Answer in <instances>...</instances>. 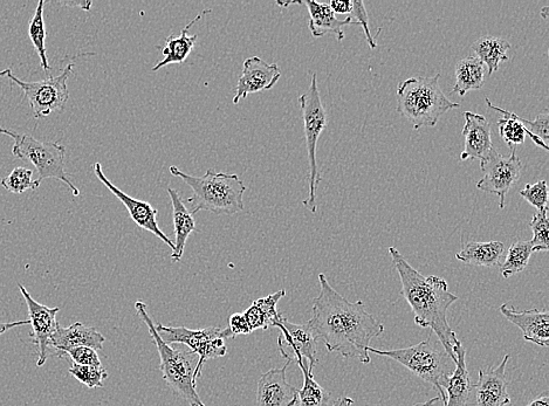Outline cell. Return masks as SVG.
Instances as JSON below:
<instances>
[{
  "mask_svg": "<svg viewBox=\"0 0 549 406\" xmlns=\"http://www.w3.org/2000/svg\"><path fill=\"white\" fill-rule=\"evenodd\" d=\"M329 8L332 9L334 15H351L353 8V0H332L328 4Z\"/></svg>",
  "mask_w": 549,
  "mask_h": 406,
  "instance_id": "41",
  "label": "cell"
},
{
  "mask_svg": "<svg viewBox=\"0 0 549 406\" xmlns=\"http://www.w3.org/2000/svg\"><path fill=\"white\" fill-rule=\"evenodd\" d=\"M286 295L285 289L270 294L269 297L258 299L246 309L244 318L249 325L251 332L263 329L267 330L274 326L281 314L278 312V302Z\"/></svg>",
  "mask_w": 549,
  "mask_h": 406,
  "instance_id": "26",
  "label": "cell"
},
{
  "mask_svg": "<svg viewBox=\"0 0 549 406\" xmlns=\"http://www.w3.org/2000/svg\"><path fill=\"white\" fill-rule=\"evenodd\" d=\"M68 373L89 389L104 388V381L108 378V371L104 367L79 366L75 363L68 369Z\"/></svg>",
  "mask_w": 549,
  "mask_h": 406,
  "instance_id": "34",
  "label": "cell"
},
{
  "mask_svg": "<svg viewBox=\"0 0 549 406\" xmlns=\"http://www.w3.org/2000/svg\"><path fill=\"white\" fill-rule=\"evenodd\" d=\"M520 122L533 136L538 137L542 142L547 144L549 141V114L548 112L539 114L537 119L528 121L520 118Z\"/></svg>",
  "mask_w": 549,
  "mask_h": 406,
  "instance_id": "37",
  "label": "cell"
},
{
  "mask_svg": "<svg viewBox=\"0 0 549 406\" xmlns=\"http://www.w3.org/2000/svg\"><path fill=\"white\" fill-rule=\"evenodd\" d=\"M72 73L73 65H68L57 77L50 75L45 80L26 82L19 80L8 68V70L0 71V77L9 78L13 84L22 89L29 100L34 118L43 119L51 115L54 110L65 108L68 99H70L67 81Z\"/></svg>",
  "mask_w": 549,
  "mask_h": 406,
  "instance_id": "10",
  "label": "cell"
},
{
  "mask_svg": "<svg viewBox=\"0 0 549 406\" xmlns=\"http://www.w3.org/2000/svg\"><path fill=\"white\" fill-rule=\"evenodd\" d=\"M389 253L402 282L400 297L406 299L414 312L416 325L435 333L445 353L456 363L454 346L458 339L446 314L457 302V295L449 292L444 279L436 275L425 278L395 247H389Z\"/></svg>",
  "mask_w": 549,
  "mask_h": 406,
  "instance_id": "2",
  "label": "cell"
},
{
  "mask_svg": "<svg viewBox=\"0 0 549 406\" xmlns=\"http://www.w3.org/2000/svg\"><path fill=\"white\" fill-rule=\"evenodd\" d=\"M527 406H549V392L544 391L538 397H535Z\"/></svg>",
  "mask_w": 549,
  "mask_h": 406,
  "instance_id": "43",
  "label": "cell"
},
{
  "mask_svg": "<svg viewBox=\"0 0 549 406\" xmlns=\"http://www.w3.org/2000/svg\"><path fill=\"white\" fill-rule=\"evenodd\" d=\"M20 293L26 301L27 309H29V321L32 327V341L38 349L37 367H43L48 357L52 352L51 342L52 337L56 334L59 325L57 314L60 311L59 307L50 308L39 304L38 301L31 297L27 289L23 285H18Z\"/></svg>",
  "mask_w": 549,
  "mask_h": 406,
  "instance_id": "13",
  "label": "cell"
},
{
  "mask_svg": "<svg viewBox=\"0 0 549 406\" xmlns=\"http://www.w3.org/2000/svg\"><path fill=\"white\" fill-rule=\"evenodd\" d=\"M298 101L301 112H303L308 167H310V175H308L310 192H308V197L303 204L312 213H317V190L319 183L322 181L317 162V148L320 135L327 126V113L324 105H322L317 74H312L310 87H308L305 94L299 96Z\"/></svg>",
  "mask_w": 549,
  "mask_h": 406,
  "instance_id": "8",
  "label": "cell"
},
{
  "mask_svg": "<svg viewBox=\"0 0 549 406\" xmlns=\"http://www.w3.org/2000/svg\"><path fill=\"white\" fill-rule=\"evenodd\" d=\"M291 362L283 368L271 369L260 376L257 384V406H295L298 403V389L288 383L286 371Z\"/></svg>",
  "mask_w": 549,
  "mask_h": 406,
  "instance_id": "16",
  "label": "cell"
},
{
  "mask_svg": "<svg viewBox=\"0 0 549 406\" xmlns=\"http://www.w3.org/2000/svg\"><path fill=\"white\" fill-rule=\"evenodd\" d=\"M301 4L306 5L308 12H310V24L308 26H310L314 38H321L327 33H334L338 40L342 41L345 39L343 27L352 24L359 25L353 22L352 17H346L343 20L336 18L328 4L313 2V0H307V2H301Z\"/></svg>",
  "mask_w": 549,
  "mask_h": 406,
  "instance_id": "22",
  "label": "cell"
},
{
  "mask_svg": "<svg viewBox=\"0 0 549 406\" xmlns=\"http://www.w3.org/2000/svg\"><path fill=\"white\" fill-rule=\"evenodd\" d=\"M370 353L386 356L400 363L422 381L431 385L438 392L441 401L446 402L444 384L450 376L448 364L450 357L444 349L431 341V335L428 340L403 349L379 350L369 347Z\"/></svg>",
  "mask_w": 549,
  "mask_h": 406,
  "instance_id": "7",
  "label": "cell"
},
{
  "mask_svg": "<svg viewBox=\"0 0 549 406\" xmlns=\"http://www.w3.org/2000/svg\"><path fill=\"white\" fill-rule=\"evenodd\" d=\"M170 174L188 184L194 195L188 198L192 205L191 215L199 211H209L215 215L233 216L244 211L243 197L245 184L236 174H224L209 169L202 177L191 176L171 165Z\"/></svg>",
  "mask_w": 549,
  "mask_h": 406,
  "instance_id": "3",
  "label": "cell"
},
{
  "mask_svg": "<svg viewBox=\"0 0 549 406\" xmlns=\"http://www.w3.org/2000/svg\"><path fill=\"white\" fill-rule=\"evenodd\" d=\"M486 103L487 107L496 110V112L503 115V119L498 121L499 134L510 149H517V146H521V144L525 143L526 136H530L538 147L545 149L546 151L549 150L547 144L528 132L523 126V123L520 122V116L516 113L494 106L489 99H486Z\"/></svg>",
  "mask_w": 549,
  "mask_h": 406,
  "instance_id": "25",
  "label": "cell"
},
{
  "mask_svg": "<svg viewBox=\"0 0 549 406\" xmlns=\"http://www.w3.org/2000/svg\"><path fill=\"white\" fill-rule=\"evenodd\" d=\"M168 194L171 199V205H173V220H174V232H175V247L176 250L171 254V259L175 263H180L183 258L185 245H187L188 238L192 232H195L196 222L192 217L191 212L184 205L183 199L175 189L168 188Z\"/></svg>",
  "mask_w": 549,
  "mask_h": 406,
  "instance_id": "24",
  "label": "cell"
},
{
  "mask_svg": "<svg viewBox=\"0 0 549 406\" xmlns=\"http://www.w3.org/2000/svg\"><path fill=\"white\" fill-rule=\"evenodd\" d=\"M510 355H505L497 368L480 369L478 382L475 384L477 406H507L511 404L507 392L506 367Z\"/></svg>",
  "mask_w": 549,
  "mask_h": 406,
  "instance_id": "18",
  "label": "cell"
},
{
  "mask_svg": "<svg viewBox=\"0 0 549 406\" xmlns=\"http://www.w3.org/2000/svg\"><path fill=\"white\" fill-rule=\"evenodd\" d=\"M0 134L11 137L15 144L12 154L20 160L30 161L38 171V178L33 181V190L47 178L61 181L72 191L74 197L80 196V190L70 181L66 172V148L58 142H44L31 135L18 134L11 129L0 127Z\"/></svg>",
  "mask_w": 549,
  "mask_h": 406,
  "instance_id": "6",
  "label": "cell"
},
{
  "mask_svg": "<svg viewBox=\"0 0 549 406\" xmlns=\"http://www.w3.org/2000/svg\"><path fill=\"white\" fill-rule=\"evenodd\" d=\"M348 17H352V18L354 17L355 19H358V22H356V23L361 25L363 31H365L366 40H367V43H368L369 47L372 48V50H375L376 41L372 37V33H370V31H369V17H368V13H367V10H366L365 3H363V2H353V8H352V11H351V15H349Z\"/></svg>",
  "mask_w": 549,
  "mask_h": 406,
  "instance_id": "39",
  "label": "cell"
},
{
  "mask_svg": "<svg viewBox=\"0 0 549 406\" xmlns=\"http://www.w3.org/2000/svg\"><path fill=\"white\" fill-rule=\"evenodd\" d=\"M229 329L233 337L236 335H250L252 333L243 313H236L230 316Z\"/></svg>",
  "mask_w": 549,
  "mask_h": 406,
  "instance_id": "40",
  "label": "cell"
},
{
  "mask_svg": "<svg viewBox=\"0 0 549 406\" xmlns=\"http://www.w3.org/2000/svg\"><path fill=\"white\" fill-rule=\"evenodd\" d=\"M66 356H70L73 363L79 366L102 367V363L96 350L88 347H78L68 350Z\"/></svg>",
  "mask_w": 549,
  "mask_h": 406,
  "instance_id": "38",
  "label": "cell"
},
{
  "mask_svg": "<svg viewBox=\"0 0 549 406\" xmlns=\"http://www.w3.org/2000/svg\"><path fill=\"white\" fill-rule=\"evenodd\" d=\"M304 375L303 389L298 390L299 406H329L332 394L315 381L313 371L308 369L305 361L297 362Z\"/></svg>",
  "mask_w": 549,
  "mask_h": 406,
  "instance_id": "30",
  "label": "cell"
},
{
  "mask_svg": "<svg viewBox=\"0 0 549 406\" xmlns=\"http://www.w3.org/2000/svg\"><path fill=\"white\" fill-rule=\"evenodd\" d=\"M500 313L523 332L525 341L542 348L549 347L548 311H539L535 308L517 311L513 306L504 304L500 306Z\"/></svg>",
  "mask_w": 549,
  "mask_h": 406,
  "instance_id": "19",
  "label": "cell"
},
{
  "mask_svg": "<svg viewBox=\"0 0 549 406\" xmlns=\"http://www.w3.org/2000/svg\"><path fill=\"white\" fill-rule=\"evenodd\" d=\"M155 328L164 343L169 346L175 343L184 344L198 357L194 375L196 385L202 376L204 364L224 357L228 353L225 341L233 337L229 328L210 327L195 330L187 327H167L161 323H156Z\"/></svg>",
  "mask_w": 549,
  "mask_h": 406,
  "instance_id": "9",
  "label": "cell"
},
{
  "mask_svg": "<svg viewBox=\"0 0 549 406\" xmlns=\"http://www.w3.org/2000/svg\"><path fill=\"white\" fill-rule=\"evenodd\" d=\"M485 176L477 184L480 191L497 195L500 199L499 208H505V198L509 191L519 181L523 163L517 155V149H511V155L504 157L497 150L482 165Z\"/></svg>",
  "mask_w": 549,
  "mask_h": 406,
  "instance_id": "12",
  "label": "cell"
},
{
  "mask_svg": "<svg viewBox=\"0 0 549 406\" xmlns=\"http://www.w3.org/2000/svg\"><path fill=\"white\" fill-rule=\"evenodd\" d=\"M210 12V10H205L202 15H198L192 22L184 27L180 36H175L171 34L166 39L163 48L157 46L163 54V59L160 63H157L153 67V72L160 71L161 68L166 67L171 64H183L185 60L189 57V54L194 50L196 41L198 39V34L194 36H189V30L194 26L199 20L202 19V16L205 13Z\"/></svg>",
  "mask_w": 549,
  "mask_h": 406,
  "instance_id": "23",
  "label": "cell"
},
{
  "mask_svg": "<svg viewBox=\"0 0 549 406\" xmlns=\"http://www.w3.org/2000/svg\"><path fill=\"white\" fill-rule=\"evenodd\" d=\"M26 325H30L29 320L17 321V322H11V323L0 322V336L4 335L6 332H9V330L13 328L22 327Z\"/></svg>",
  "mask_w": 549,
  "mask_h": 406,
  "instance_id": "42",
  "label": "cell"
},
{
  "mask_svg": "<svg viewBox=\"0 0 549 406\" xmlns=\"http://www.w3.org/2000/svg\"><path fill=\"white\" fill-rule=\"evenodd\" d=\"M548 12L549 8L548 6H545V8H542L541 10V16L544 17V19H548Z\"/></svg>",
  "mask_w": 549,
  "mask_h": 406,
  "instance_id": "47",
  "label": "cell"
},
{
  "mask_svg": "<svg viewBox=\"0 0 549 406\" xmlns=\"http://www.w3.org/2000/svg\"><path fill=\"white\" fill-rule=\"evenodd\" d=\"M510 47L509 41L503 38L485 36L475 41L471 45V50L475 51L477 58L489 70V75H492L498 71L500 63L510 60L509 55H507Z\"/></svg>",
  "mask_w": 549,
  "mask_h": 406,
  "instance_id": "28",
  "label": "cell"
},
{
  "mask_svg": "<svg viewBox=\"0 0 549 406\" xmlns=\"http://www.w3.org/2000/svg\"><path fill=\"white\" fill-rule=\"evenodd\" d=\"M504 253L502 242H470L456 253V259L472 266L493 267L500 265Z\"/></svg>",
  "mask_w": 549,
  "mask_h": 406,
  "instance_id": "27",
  "label": "cell"
},
{
  "mask_svg": "<svg viewBox=\"0 0 549 406\" xmlns=\"http://www.w3.org/2000/svg\"><path fill=\"white\" fill-rule=\"evenodd\" d=\"M438 401H441V398L435 397V398L429 399V401L427 402L418 403V404H415L414 406H434V404Z\"/></svg>",
  "mask_w": 549,
  "mask_h": 406,
  "instance_id": "46",
  "label": "cell"
},
{
  "mask_svg": "<svg viewBox=\"0 0 549 406\" xmlns=\"http://www.w3.org/2000/svg\"><path fill=\"white\" fill-rule=\"evenodd\" d=\"M439 79L441 73L434 77H414L397 87V113L406 118L415 130L435 127L449 110L461 107L443 93Z\"/></svg>",
  "mask_w": 549,
  "mask_h": 406,
  "instance_id": "4",
  "label": "cell"
},
{
  "mask_svg": "<svg viewBox=\"0 0 549 406\" xmlns=\"http://www.w3.org/2000/svg\"><path fill=\"white\" fill-rule=\"evenodd\" d=\"M530 227L533 231V239L531 240L532 252L547 253L549 251L548 208L535 213Z\"/></svg>",
  "mask_w": 549,
  "mask_h": 406,
  "instance_id": "33",
  "label": "cell"
},
{
  "mask_svg": "<svg viewBox=\"0 0 549 406\" xmlns=\"http://www.w3.org/2000/svg\"><path fill=\"white\" fill-rule=\"evenodd\" d=\"M464 118L465 149L461 155V161L475 158L480 161V167H482L496 150L493 147L490 123L485 116L472 112H465Z\"/></svg>",
  "mask_w": 549,
  "mask_h": 406,
  "instance_id": "17",
  "label": "cell"
},
{
  "mask_svg": "<svg viewBox=\"0 0 549 406\" xmlns=\"http://www.w3.org/2000/svg\"><path fill=\"white\" fill-rule=\"evenodd\" d=\"M354 399L348 396H341L334 402L333 406H353Z\"/></svg>",
  "mask_w": 549,
  "mask_h": 406,
  "instance_id": "44",
  "label": "cell"
},
{
  "mask_svg": "<svg viewBox=\"0 0 549 406\" xmlns=\"http://www.w3.org/2000/svg\"><path fill=\"white\" fill-rule=\"evenodd\" d=\"M281 78L277 64H267L259 57H251L244 61L243 73L240 75L233 105L246 99L250 94L270 91Z\"/></svg>",
  "mask_w": 549,
  "mask_h": 406,
  "instance_id": "15",
  "label": "cell"
},
{
  "mask_svg": "<svg viewBox=\"0 0 549 406\" xmlns=\"http://www.w3.org/2000/svg\"><path fill=\"white\" fill-rule=\"evenodd\" d=\"M519 194L538 211L548 208V187L545 180L526 184Z\"/></svg>",
  "mask_w": 549,
  "mask_h": 406,
  "instance_id": "36",
  "label": "cell"
},
{
  "mask_svg": "<svg viewBox=\"0 0 549 406\" xmlns=\"http://www.w3.org/2000/svg\"><path fill=\"white\" fill-rule=\"evenodd\" d=\"M485 66L477 57L465 58L456 65V85L452 92L465 96L485 84Z\"/></svg>",
  "mask_w": 549,
  "mask_h": 406,
  "instance_id": "29",
  "label": "cell"
},
{
  "mask_svg": "<svg viewBox=\"0 0 549 406\" xmlns=\"http://www.w3.org/2000/svg\"><path fill=\"white\" fill-rule=\"evenodd\" d=\"M454 353L456 355V370L444 384L446 390L444 406H468L471 396L475 392V384H472L468 366H466L465 347L459 340L454 346Z\"/></svg>",
  "mask_w": 549,
  "mask_h": 406,
  "instance_id": "21",
  "label": "cell"
},
{
  "mask_svg": "<svg viewBox=\"0 0 549 406\" xmlns=\"http://www.w3.org/2000/svg\"><path fill=\"white\" fill-rule=\"evenodd\" d=\"M66 5L71 6H80V8L84 11L91 10L92 2H82V3H66Z\"/></svg>",
  "mask_w": 549,
  "mask_h": 406,
  "instance_id": "45",
  "label": "cell"
},
{
  "mask_svg": "<svg viewBox=\"0 0 549 406\" xmlns=\"http://www.w3.org/2000/svg\"><path fill=\"white\" fill-rule=\"evenodd\" d=\"M44 0H40L37 5L36 12L29 25V36L32 41L34 48H36L37 53L39 54L41 67L47 73H50L51 67L48 64L47 52H46V29H45V20H44Z\"/></svg>",
  "mask_w": 549,
  "mask_h": 406,
  "instance_id": "32",
  "label": "cell"
},
{
  "mask_svg": "<svg viewBox=\"0 0 549 406\" xmlns=\"http://www.w3.org/2000/svg\"><path fill=\"white\" fill-rule=\"evenodd\" d=\"M532 244L531 240L528 242H517L510 247L507 252L506 259L502 266H500V273H502L505 279L513 277V275L524 272L525 268L530 263L532 256Z\"/></svg>",
  "mask_w": 549,
  "mask_h": 406,
  "instance_id": "31",
  "label": "cell"
},
{
  "mask_svg": "<svg viewBox=\"0 0 549 406\" xmlns=\"http://www.w3.org/2000/svg\"><path fill=\"white\" fill-rule=\"evenodd\" d=\"M273 327L280 329L278 347L281 356L291 363L308 361V369L313 371L319 362L317 357L318 339L308 322L304 325H297L281 315Z\"/></svg>",
  "mask_w": 549,
  "mask_h": 406,
  "instance_id": "11",
  "label": "cell"
},
{
  "mask_svg": "<svg viewBox=\"0 0 549 406\" xmlns=\"http://www.w3.org/2000/svg\"><path fill=\"white\" fill-rule=\"evenodd\" d=\"M33 171L26 168L13 169L9 176L3 178L0 184L12 192V194L20 195L26 190H33Z\"/></svg>",
  "mask_w": 549,
  "mask_h": 406,
  "instance_id": "35",
  "label": "cell"
},
{
  "mask_svg": "<svg viewBox=\"0 0 549 406\" xmlns=\"http://www.w3.org/2000/svg\"><path fill=\"white\" fill-rule=\"evenodd\" d=\"M106 337L94 327H87L81 322H75L72 326L58 327L56 334L52 337L51 347L54 355L66 356L68 350L78 347H88L96 350L104 349Z\"/></svg>",
  "mask_w": 549,
  "mask_h": 406,
  "instance_id": "20",
  "label": "cell"
},
{
  "mask_svg": "<svg viewBox=\"0 0 549 406\" xmlns=\"http://www.w3.org/2000/svg\"><path fill=\"white\" fill-rule=\"evenodd\" d=\"M96 178L105 185V187L112 192V194L119 199V201L125 205L130 218L133 219V222L140 227L142 230H146L150 233H153L154 236L161 239L163 243H166L171 251L175 252L176 247L166 233H164L157 223V216H159V211H157L152 204L148 202L140 201L134 197H130L125 194L121 189L115 187V185L108 180L102 170L101 164L96 162L93 165Z\"/></svg>",
  "mask_w": 549,
  "mask_h": 406,
  "instance_id": "14",
  "label": "cell"
},
{
  "mask_svg": "<svg viewBox=\"0 0 549 406\" xmlns=\"http://www.w3.org/2000/svg\"><path fill=\"white\" fill-rule=\"evenodd\" d=\"M319 281L321 291L308 321L315 337L325 343L329 353L369 364L370 343L383 334L384 326L366 311L361 300L348 301L335 291L325 274H319Z\"/></svg>",
  "mask_w": 549,
  "mask_h": 406,
  "instance_id": "1",
  "label": "cell"
},
{
  "mask_svg": "<svg viewBox=\"0 0 549 406\" xmlns=\"http://www.w3.org/2000/svg\"><path fill=\"white\" fill-rule=\"evenodd\" d=\"M135 309L142 322L146 323L149 334L156 344L160 355V370L164 382L174 391V394L184 399L189 406H205L197 392L194 382L196 355L192 352L176 349L164 343L157 333L155 323L147 311V305L142 301L135 302Z\"/></svg>",
  "mask_w": 549,
  "mask_h": 406,
  "instance_id": "5",
  "label": "cell"
}]
</instances>
